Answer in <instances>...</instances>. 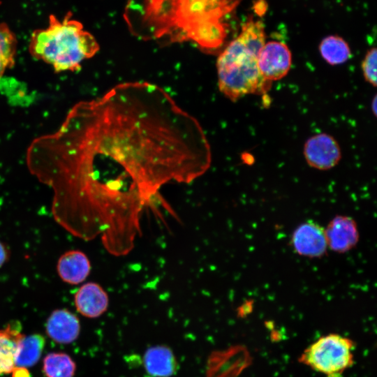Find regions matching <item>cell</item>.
I'll return each mask as SVG.
<instances>
[{"instance_id":"6da1fadb","label":"cell","mask_w":377,"mask_h":377,"mask_svg":"<svg viewBox=\"0 0 377 377\" xmlns=\"http://www.w3.org/2000/svg\"><path fill=\"white\" fill-rule=\"evenodd\" d=\"M26 161L53 191L54 221L112 253L134 246L162 186L202 176L212 152L197 119L163 88L127 82L75 104L56 132L31 142Z\"/></svg>"},{"instance_id":"7a4b0ae2","label":"cell","mask_w":377,"mask_h":377,"mask_svg":"<svg viewBox=\"0 0 377 377\" xmlns=\"http://www.w3.org/2000/svg\"><path fill=\"white\" fill-rule=\"evenodd\" d=\"M265 44L264 24L249 20L239 36L219 54L216 61L218 85L228 98L236 101L248 94H261L270 82L260 74L258 57Z\"/></svg>"},{"instance_id":"3957f363","label":"cell","mask_w":377,"mask_h":377,"mask_svg":"<svg viewBox=\"0 0 377 377\" xmlns=\"http://www.w3.org/2000/svg\"><path fill=\"white\" fill-rule=\"evenodd\" d=\"M71 16L68 13L59 20L52 15L48 27L34 31L31 36V55L51 65L57 73L80 70L81 63L99 50L95 38Z\"/></svg>"},{"instance_id":"277c9868","label":"cell","mask_w":377,"mask_h":377,"mask_svg":"<svg viewBox=\"0 0 377 377\" xmlns=\"http://www.w3.org/2000/svg\"><path fill=\"white\" fill-rule=\"evenodd\" d=\"M176 0H130L126 21L131 32L144 40H170Z\"/></svg>"},{"instance_id":"5b68a950","label":"cell","mask_w":377,"mask_h":377,"mask_svg":"<svg viewBox=\"0 0 377 377\" xmlns=\"http://www.w3.org/2000/svg\"><path fill=\"white\" fill-rule=\"evenodd\" d=\"M355 342L338 334L320 337L301 353L298 362L328 376L342 374L354 363Z\"/></svg>"},{"instance_id":"8992f818","label":"cell","mask_w":377,"mask_h":377,"mask_svg":"<svg viewBox=\"0 0 377 377\" xmlns=\"http://www.w3.org/2000/svg\"><path fill=\"white\" fill-rule=\"evenodd\" d=\"M240 0H176L170 42L188 41L191 31L209 20H221Z\"/></svg>"},{"instance_id":"52a82bcc","label":"cell","mask_w":377,"mask_h":377,"mask_svg":"<svg viewBox=\"0 0 377 377\" xmlns=\"http://www.w3.org/2000/svg\"><path fill=\"white\" fill-rule=\"evenodd\" d=\"M292 63L288 47L279 41L265 43L258 57V66L262 76L271 82L284 77Z\"/></svg>"},{"instance_id":"ba28073f","label":"cell","mask_w":377,"mask_h":377,"mask_svg":"<svg viewBox=\"0 0 377 377\" xmlns=\"http://www.w3.org/2000/svg\"><path fill=\"white\" fill-rule=\"evenodd\" d=\"M304 155L311 167L321 170L334 168L341 158L337 141L327 133L309 138L304 144Z\"/></svg>"},{"instance_id":"9c48e42d","label":"cell","mask_w":377,"mask_h":377,"mask_svg":"<svg viewBox=\"0 0 377 377\" xmlns=\"http://www.w3.org/2000/svg\"><path fill=\"white\" fill-rule=\"evenodd\" d=\"M290 243L297 254L308 258H321L327 249L325 229L313 221L298 226L293 232Z\"/></svg>"},{"instance_id":"30bf717a","label":"cell","mask_w":377,"mask_h":377,"mask_svg":"<svg viewBox=\"0 0 377 377\" xmlns=\"http://www.w3.org/2000/svg\"><path fill=\"white\" fill-rule=\"evenodd\" d=\"M325 234L327 248L340 253L350 251L359 241L357 225L348 216L334 217L325 229Z\"/></svg>"},{"instance_id":"8fae6325","label":"cell","mask_w":377,"mask_h":377,"mask_svg":"<svg viewBox=\"0 0 377 377\" xmlns=\"http://www.w3.org/2000/svg\"><path fill=\"white\" fill-rule=\"evenodd\" d=\"M45 330L54 342L68 344L75 341L80 333L78 318L66 309H56L48 317Z\"/></svg>"},{"instance_id":"7c38bea8","label":"cell","mask_w":377,"mask_h":377,"mask_svg":"<svg viewBox=\"0 0 377 377\" xmlns=\"http://www.w3.org/2000/svg\"><path fill=\"white\" fill-rule=\"evenodd\" d=\"M74 303L81 315L89 318H96L107 311L109 298L99 284L89 282L81 286L76 291Z\"/></svg>"},{"instance_id":"4fadbf2b","label":"cell","mask_w":377,"mask_h":377,"mask_svg":"<svg viewBox=\"0 0 377 377\" xmlns=\"http://www.w3.org/2000/svg\"><path fill=\"white\" fill-rule=\"evenodd\" d=\"M57 270L61 279L69 284L83 282L91 271V264L84 253L78 250L65 252L59 258Z\"/></svg>"},{"instance_id":"5bb4252c","label":"cell","mask_w":377,"mask_h":377,"mask_svg":"<svg viewBox=\"0 0 377 377\" xmlns=\"http://www.w3.org/2000/svg\"><path fill=\"white\" fill-rule=\"evenodd\" d=\"M143 364L147 373L152 377H170L178 369L172 350L164 345L149 348L144 354Z\"/></svg>"},{"instance_id":"9a60e30c","label":"cell","mask_w":377,"mask_h":377,"mask_svg":"<svg viewBox=\"0 0 377 377\" xmlns=\"http://www.w3.org/2000/svg\"><path fill=\"white\" fill-rule=\"evenodd\" d=\"M18 321H13L0 330V376L12 373L20 341L23 337Z\"/></svg>"},{"instance_id":"2e32d148","label":"cell","mask_w":377,"mask_h":377,"mask_svg":"<svg viewBox=\"0 0 377 377\" xmlns=\"http://www.w3.org/2000/svg\"><path fill=\"white\" fill-rule=\"evenodd\" d=\"M45 345V339L40 334L23 335L15 359V367L34 366L40 359Z\"/></svg>"},{"instance_id":"e0dca14e","label":"cell","mask_w":377,"mask_h":377,"mask_svg":"<svg viewBox=\"0 0 377 377\" xmlns=\"http://www.w3.org/2000/svg\"><path fill=\"white\" fill-rule=\"evenodd\" d=\"M319 51L323 59L330 65L343 64L351 56L349 45L338 36L324 38L319 45Z\"/></svg>"},{"instance_id":"ac0fdd59","label":"cell","mask_w":377,"mask_h":377,"mask_svg":"<svg viewBox=\"0 0 377 377\" xmlns=\"http://www.w3.org/2000/svg\"><path fill=\"white\" fill-rule=\"evenodd\" d=\"M76 364L68 354L50 353L43 359V371L46 377H74Z\"/></svg>"},{"instance_id":"d6986e66","label":"cell","mask_w":377,"mask_h":377,"mask_svg":"<svg viewBox=\"0 0 377 377\" xmlns=\"http://www.w3.org/2000/svg\"><path fill=\"white\" fill-rule=\"evenodd\" d=\"M17 39L14 33L5 23H0V54L15 64Z\"/></svg>"},{"instance_id":"ffe728a7","label":"cell","mask_w":377,"mask_h":377,"mask_svg":"<svg viewBox=\"0 0 377 377\" xmlns=\"http://www.w3.org/2000/svg\"><path fill=\"white\" fill-rule=\"evenodd\" d=\"M376 55V48H371L367 51L361 65L365 80L374 87H376L377 84Z\"/></svg>"},{"instance_id":"44dd1931","label":"cell","mask_w":377,"mask_h":377,"mask_svg":"<svg viewBox=\"0 0 377 377\" xmlns=\"http://www.w3.org/2000/svg\"><path fill=\"white\" fill-rule=\"evenodd\" d=\"M267 8V3L265 0H258L254 3V11L259 16L265 14Z\"/></svg>"},{"instance_id":"7402d4cb","label":"cell","mask_w":377,"mask_h":377,"mask_svg":"<svg viewBox=\"0 0 377 377\" xmlns=\"http://www.w3.org/2000/svg\"><path fill=\"white\" fill-rule=\"evenodd\" d=\"M14 64L11 63L0 54V79L7 68H11Z\"/></svg>"},{"instance_id":"603a6c76","label":"cell","mask_w":377,"mask_h":377,"mask_svg":"<svg viewBox=\"0 0 377 377\" xmlns=\"http://www.w3.org/2000/svg\"><path fill=\"white\" fill-rule=\"evenodd\" d=\"M9 253L6 246L0 242V267L8 260Z\"/></svg>"},{"instance_id":"cb8c5ba5","label":"cell","mask_w":377,"mask_h":377,"mask_svg":"<svg viewBox=\"0 0 377 377\" xmlns=\"http://www.w3.org/2000/svg\"><path fill=\"white\" fill-rule=\"evenodd\" d=\"M13 377H29L26 368L15 367L12 372Z\"/></svg>"},{"instance_id":"d4e9b609","label":"cell","mask_w":377,"mask_h":377,"mask_svg":"<svg viewBox=\"0 0 377 377\" xmlns=\"http://www.w3.org/2000/svg\"><path fill=\"white\" fill-rule=\"evenodd\" d=\"M239 310V313L240 316H245L249 313L252 310V305L249 304V302L243 304Z\"/></svg>"},{"instance_id":"484cf974","label":"cell","mask_w":377,"mask_h":377,"mask_svg":"<svg viewBox=\"0 0 377 377\" xmlns=\"http://www.w3.org/2000/svg\"><path fill=\"white\" fill-rule=\"evenodd\" d=\"M371 109L374 112V115H376V96L374 98V100L372 101Z\"/></svg>"}]
</instances>
